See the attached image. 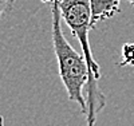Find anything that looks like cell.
Here are the masks:
<instances>
[{"label":"cell","instance_id":"6da1fadb","mask_svg":"<svg viewBox=\"0 0 134 126\" xmlns=\"http://www.w3.org/2000/svg\"><path fill=\"white\" fill-rule=\"evenodd\" d=\"M48 3L51 9V36L52 47L57 56L59 75L70 101L78 103L83 116H87V102L83 97V87L90 83V71L82 52L74 50L67 42L62 30V15L59 9V0H42Z\"/></svg>","mask_w":134,"mask_h":126},{"label":"cell","instance_id":"7a4b0ae2","mask_svg":"<svg viewBox=\"0 0 134 126\" xmlns=\"http://www.w3.org/2000/svg\"><path fill=\"white\" fill-rule=\"evenodd\" d=\"M59 9L64 23L69 26L71 34L78 39L82 54L85 55L88 71H90V83L87 86V126H94L98 113L106 106V97L98 87V79L100 78V67L93 56L90 47L88 31L91 26V7L90 0H59Z\"/></svg>","mask_w":134,"mask_h":126},{"label":"cell","instance_id":"3957f363","mask_svg":"<svg viewBox=\"0 0 134 126\" xmlns=\"http://www.w3.org/2000/svg\"><path fill=\"white\" fill-rule=\"evenodd\" d=\"M121 0H90L91 26L95 28L98 23L114 18L121 12Z\"/></svg>","mask_w":134,"mask_h":126},{"label":"cell","instance_id":"277c9868","mask_svg":"<svg viewBox=\"0 0 134 126\" xmlns=\"http://www.w3.org/2000/svg\"><path fill=\"white\" fill-rule=\"evenodd\" d=\"M118 67L134 66V42L126 43L122 47V61L117 63Z\"/></svg>","mask_w":134,"mask_h":126},{"label":"cell","instance_id":"5b68a950","mask_svg":"<svg viewBox=\"0 0 134 126\" xmlns=\"http://www.w3.org/2000/svg\"><path fill=\"white\" fill-rule=\"evenodd\" d=\"M15 2L16 0H0V21L14 9Z\"/></svg>","mask_w":134,"mask_h":126},{"label":"cell","instance_id":"8992f818","mask_svg":"<svg viewBox=\"0 0 134 126\" xmlns=\"http://www.w3.org/2000/svg\"><path fill=\"white\" fill-rule=\"evenodd\" d=\"M0 126H4V118H3V116H0Z\"/></svg>","mask_w":134,"mask_h":126},{"label":"cell","instance_id":"52a82bcc","mask_svg":"<svg viewBox=\"0 0 134 126\" xmlns=\"http://www.w3.org/2000/svg\"><path fill=\"white\" fill-rule=\"evenodd\" d=\"M127 2H129V3L131 4V6H134V0H127Z\"/></svg>","mask_w":134,"mask_h":126}]
</instances>
